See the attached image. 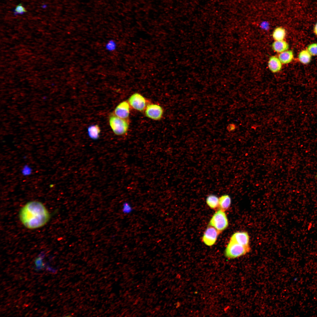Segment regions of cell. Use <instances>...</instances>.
Instances as JSON below:
<instances>
[{
	"label": "cell",
	"instance_id": "cell-2",
	"mask_svg": "<svg viewBox=\"0 0 317 317\" xmlns=\"http://www.w3.org/2000/svg\"><path fill=\"white\" fill-rule=\"evenodd\" d=\"M250 246H245L230 240L225 251V256L232 259L243 256L250 250Z\"/></svg>",
	"mask_w": 317,
	"mask_h": 317
},
{
	"label": "cell",
	"instance_id": "cell-12",
	"mask_svg": "<svg viewBox=\"0 0 317 317\" xmlns=\"http://www.w3.org/2000/svg\"><path fill=\"white\" fill-rule=\"evenodd\" d=\"M294 55L291 50H286L281 53L278 55V58L283 64H287L291 62L294 59Z\"/></svg>",
	"mask_w": 317,
	"mask_h": 317
},
{
	"label": "cell",
	"instance_id": "cell-10",
	"mask_svg": "<svg viewBox=\"0 0 317 317\" xmlns=\"http://www.w3.org/2000/svg\"><path fill=\"white\" fill-rule=\"evenodd\" d=\"M282 64L278 57L275 56H272L269 59L268 66L271 72L273 73H276L281 70Z\"/></svg>",
	"mask_w": 317,
	"mask_h": 317
},
{
	"label": "cell",
	"instance_id": "cell-16",
	"mask_svg": "<svg viewBox=\"0 0 317 317\" xmlns=\"http://www.w3.org/2000/svg\"><path fill=\"white\" fill-rule=\"evenodd\" d=\"M312 55L307 50L301 51L299 53L298 58L299 61L302 64H306L311 61Z\"/></svg>",
	"mask_w": 317,
	"mask_h": 317
},
{
	"label": "cell",
	"instance_id": "cell-5",
	"mask_svg": "<svg viewBox=\"0 0 317 317\" xmlns=\"http://www.w3.org/2000/svg\"><path fill=\"white\" fill-rule=\"evenodd\" d=\"M127 101L131 107L139 112L144 111L147 105L149 104L144 97L137 92L131 95Z\"/></svg>",
	"mask_w": 317,
	"mask_h": 317
},
{
	"label": "cell",
	"instance_id": "cell-19",
	"mask_svg": "<svg viewBox=\"0 0 317 317\" xmlns=\"http://www.w3.org/2000/svg\"><path fill=\"white\" fill-rule=\"evenodd\" d=\"M307 50L312 56H317V43H313L309 45Z\"/></svg>",
	"mask_w": 317,
	"mask_h": 317
},
{
	"label": "cell",
	"instance_id": "cell-14",
	"mask_svg": "<svg viewBox=\"0 0 317 317\" xmlns=\"http://www.w3.org/2000/svg\"><path fill=\"white\" fill-rule=\"evenodd\" d=\"M231 203V199L228 195H222L219 198V206L220 209L225 211L230 207Z\"/></svg>",
	"mask_w": 317,
	"mask_h": 317
},
{
	"label": "cell",
	"instance_id": "cell-22",
	"mask_svg": "<svg viewBox=\"0 0 317 317\" xmlns=\"http://www.w3.org/2000/svg\"><path fill=\"white\" fill-rule=\"evenodd\" d=\"M26 12V9L21 4L17 5L14 11V14H22Z\"/></svg>",
	"mask_w": 317,
	"mask_h": 317
},
{
	"label": "cell",
	"instance_id": "cell-4",
	"mask_svg": "<svg viewBox=\"0 0 317 317\" xmlns=\"http://www.w3.org/2000/svg\"><path fill=\"white\" fill-rule=\"evenodd\" d=\"M209 225L215 228L220 233L228 227V222L225 211L220 209L213 215Z\"/></svg>",
	"mask_w": 317,
	"mask_h": 317
},
{
	"label": "cell",
	"instance_id": "cell-24",
	"mask_svg": "<svg viewBox=\"0 0 317 317\" xmlns=\"http://www.w3.org/2000/svg\"><path fill=\"white\" fill-rule=\"evenodd\" d=\"M316 177H317V175H316Z\"/></svg>",
	"mask_w": 317,
	"mask_h": 317
},
{
	"label": "cell",
	"instance_id": "cell-18",
	"mask_svg": "<svg viewBox=\"0 0 317 317\" xmlns=\"http://www.w3.org/2000/svg\"><path fill=\"white\" fill-rule=\"evenodd\" d=\"M133 211V208L131 205L128 202H125L122 205V212L125 214H129Z\"/></svg>",
	"mask_w": 317,
	"mask_h": 317
},
{
	"label": "cell",
	"instance_id": "cell-17",
	"mask_svg": "<svg viewBox=\"0 0 317 317\" xmlns=\"http://www.w3.org/2000/svg\"><path fill=\"white\" fill-rule=\"evenodd\" d=\"M208 205L211 209H215L219 206V198L215 195L208 196L206 200Z\"/></svg>",
	"mask_w": 317,
	"mask_h": 317
},
{
	"label": "cell",
	"instance_id": "cell-13",
	"mask_svg": "<svg viewBox=\"0 0 317 317\" xmlns=\"http://www.w3.org/2000/svg\"><path fill=\"white\" fill-rule=\"evenodd\" d=\"M285 29L282 26H278L274 30L272 34L273 38L275 41L284 40L286 36Z\"/></svg>",
	"mask_w": 317,
	"mask_h": 317
},
{
	"label": "cell",
	"instance_id": "cell-9",
	"mask_svg": "<svg viewBox=\"0 0 317 317\" xmlns=\"http://www.w3.org/2000/svg\"><path fill=\"white\" fill-rule=\"evenodd\" d=\"M230 240L245 246H249V237L247 232L239 231L235 232L231 236Z\"/></svg>",
	"mask_w": 317,
	"mask_h": 317
},
{
	"label": "cell",
	"instance_id": "cell-11",
	"mask_svg": "<svg viewBox=\"0 0 317 317\" xmlns=\"http://www.w3.org/2000/svg\"><path fill=\"white\" fill-rule=\"evenodd\" d=\"M289 46L288 43L284 40L275 41L272 45L273 50L278 53H281L287 50Z\"/></svg>",
	"mask_w": 317,
	"mask_h": 317
},
{
	"label": "cell",
	"instance_id": "cell-8",
	"mask_svg": "<svg viewBox=\"0 0 317 317\" xmlns=\"http://www.w3.org/2000/svg\"><path fill=\"white\" fill-rule=\"evenodd\" d=\"M130 107L128 101H124L116 106L113 113L119 118L128 119Z\"/></svg>",
	"mask_w": 317,
	"mask_h": 317
},
{
	"label": "cell",
	"instance_id": "cell-20",
	"mask_svg": "<svg viewBox=\"0 0 317 317\" xmlns=\"http://www.w3.org/2000/svg\"><path fill=\"white\" fill-rule=\"evenodd\" d=\"M116 42L113 40H110L105 45L106 49L109 51H112L115 50L117 48Z\"/></svg>",
	"mask_w": 317,
	"mask_h": 317
},
{
	"label": "cell",
	"instance_id": "cell-1",
	"mask_svg": "<svg viewBox=\"0 0 317 317\" xmlns=\"http://www.w3.org/2000/svg\"><path fill=\"white\" fill-rule=\"evenodd\" d=\"M19 217L25 227L34 230L46 225L49 221L50 215L41 202L32 200L21 207L19 212Z\"/></svg>",
	"mask_w": 317,
	"mask_h": 317
},
{
	"label": "cell",
	"instance_id": "cell-23",
	"mask_svg": "<svg viewBox=\"0 0 317 317\" xmlns=\"http://www.w3.org/2000/svg\"><path fill=\"white\" fill-rule=\"evenodd\" d=\"M313 31L315 34L317 36V23L314 26Z\"/></svg>",
	"mask_w": 317,
	"mask_h": 317
},
{
	"label": "cell",
	"instance_id": "cell-3",
	"mask_svg": "<svg viewBox=\"0 0 317 317\" xmlns=\"http://www.w3.org/2000/svg\"><path fill=\"white\" fill-rule=\"evenodd\" d=\"M109 122L114 134L118 136H123L127 134L129 127L128 119L119 118L113 113L110 116Z\"/></svg>",
	"mask_w": 317,
	"mask_h": 317
},
{
	"label": "cell",
	"instance_id": "cell-21",
	"mask_svg": "<svg viewBox=\"0 0 317 317\" xmlns=\"http://www.w3.org/2000/svg\"><path fill=\"white\" fill-rule=\"evenodd\" d=\"M42 258L40 257L37 258L35 261L36 269L37 271L43 269L45 267L44 264L43 262Z\"/></svg>",
	"mask_w": 317,
	"mask_h": 317
},
{
	"label": "cell",
	"instance_id": "cell-7",
	"mask_svg": "<svg viewBox=\"0 0 317 317\" xmlns=\"http://www.w3.org/2000/svg\"><path fill=\"white\" fill-rule=\"evenodd\" d=\"M220 233L215 228L209 225L206 229L203 236L202 241L208 246H212L216 242Z\"/></svg>",
	"mask_w": 317,
	"mask_h": 317
},
{
	"label": "cell",
	"instance_id": "cell-6",
	"mask_svg": "<svg viewBox=\"0 0 317 317\" xmlns=\"http://www.w3.org/2000/svg\"><path fill=\"white\" fill-rule=\"evenodd\" d=\"M144 112L146 117L155 121L161 119L163 114V110L161 106L154 103H149Z\"/></svg>",
	"mask_w": 317,
	"mask_h": 317
},
{
	"label": "cell",
	"instance_id": "cell-15",
	"mask_svg": "<svg viewBox=\"0 0 317 317\" xmlns=\"http://www.w3.org/2000/svg\"><path fill=\"white\" fill-rule=\"evenodd\" d=\"M87 131L89 137L92 139L95 140L99 138L100 129L98 125H93L89 127Z\"/></svg>",
	"mask_w": 317,
	"mask_h": 317
}]
</instances>
